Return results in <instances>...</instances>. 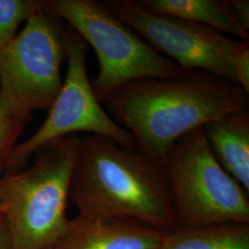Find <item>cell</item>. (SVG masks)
Here are the masks:
<instances>
[{
    "label": "cell",
    "instance_id": "6da1fadb",
    "mask_svg": "<svg viewBox=\"0 0 249 249\" xmlns=\"http://www.w3.org/2000/svg\"><path fill=\"white\" fill-rule=\"evenodd\" d=\"M105 104L139 148L163 166L175 143L186 134L222 116L249 111V92L195 70L182 79L134 80Z\"/></svg>",
    "mask_w": 249,
    "mask_h": 249
},
{
    "label": "cell",
    "instance_id": "7a4b0ae2",
    "mask_svg": "<svg viewBox=\"0 0 249 249\" xmlns=\"http://www.w3.org/2000/svg\"><path fill=\"white\" fill-rule=\"evenodd\" d=\"M69 199L82 216L129 219L162 231L178 227L163 166L107 137H81Z\"/></svg>",
    "mask_w": 249,
    "mask_h": 249
},
{
    "label": "cell",
    "instance_id": "3957f363",
    "mask_svg": "<svg viewBox=\"0 0 249 249\" xmlns=\"http://www.w3.org/2000/svg\"><path fill=\"white\" fill-rule=\"evenodd\" d=\"M80 140L79 134L54 139L36 151L30 167L0 178V204L14 249H48L65 230Z\"/></svg>",
    "mask_w": 249,
    "mask_h": 249
},
{
    "label": "cell",
    "instance_id": "277c9868",
    "mask_svg": "<svg viewBox=\"0 0 249 249\" xmlns=\"http://www.w3.org/2000/svg\"><path fill=\"white\" fill-rule=\"evenodd\" d=\"M41 11L66 20L94 50L98 74L91 85L100 103L134 80L182 79L187 71L157 52L94 0H42Z\"/></svg>",
    "mask_w": 249,
    "mask_h": 249
},
{
    "label": "cell",
    "instance_id": "5b68a950",
    "mask_svg": "<svg viewBox=\"0 0 249 249\" xmlns=\"http://www.w3.org/2000/svg\"><path fill=\"white\" fill-rule=\"evenodd\" d=\"M163 168L178 226L249 224V192L216 160L203 127L175 143Z\"/></svg>",
    "mask_w": 249,
    "mask_h": 249
},
{
    "label": "cell",
    "instance_id": "8992f818",
    "mask_svg": "<svg viewBox=\"0 0 249 249\" xmlns=\"http://www.w3.org/2000/svg\"><path fill=\"white\" fill-rule=\"evenodd\" d=\"M67 31L41 10L0 49V96L25 116L48 111L58 95Z\"/></svg>",
    "mask_w": 249,
    "mask_h": 249
},
{
    "label": "cell",
    "instance_id": "52a82bcc",
    "mask_svg": "<svg viewBox=\"0 0 249 249\" xmlns=\"http://www.w3.org/2000/svg\"><path fill=\"white\" fill-rule=\"evenodd\" d=\"M87 43L75 31H67L68 68L61 89L36 133L15 146L3 174L24 169L45 143L79 132L110 138L124 148H139L133 136L113 120L96 97L87 72Z\"/></svg>",
    "mask_w": 249,
    "mask_h": 249
},
{
    "label": "cell",
    "instance_id": "ba28073f",
    "mask_svg": "<svg viewBox=\"0 0 249 249\" xmlns=\"http://www.w3.org/2000/svg\"><path fill=\"white\" fill-rule=\"evenodd\" d=\"M102 3L152 48L167 55L184 71H203L235 84L232 62L240 40L210 27L153 13L137 0Z\"/></svg>",
    "mask_w": 249,
    "mask_h": 249
},
{
    "label": "cell",
    "instance_id": "9c48e42d",
    "mask_svg": "<svg viewBox=\"0 0 249 249\" xmlns=\"http://www.w3.org/2000/svg\"><path fill=\"white\" fill-rule=\"evenodd\" d=\"M165 232L129 219L78 214L48 249H156Z\"/></svg>",
    "mask_w": 249,
    "mask_h": 249
},
{
    "label": "cell",
    "instance_id": "30bf717a",
    "mask_svg": "<svg viewBox=\"0 0 249 249\" xmlns=\"http://www.w3.org/2000/svg\"><path fill=\"white\" fill-rule=\"evenodd\" d=\"M203 129L216 160L249 192V111L222 116Z\"/></svg>",
    "mask_w": 249,
    "mask_h": 249
},
{
    "label": "cell",
    "instance_id": "8fae6325",
    "mask_svg": "<svg viewBox=\"0 0 249 249\" xmlns=\"http://www.w3.org/2000/svg\"><path fill=\"white\" fill-rule=\"evenodd\" d=\"M144 9L160 15L210 27L225 36L249 42V31L234 17L225 0H137Z\"/></svg>",
    "mask_w": 249,
    "mask_h": 249
},
{
    "label": "cell",
    "instance_id": "7c38bea8",
    "mask_svg": "<svg viewBox=\"0 0 249 249\" xmlns=\"http://www.w3.org/2000/svg\"><path fill=\"white\" fill-rule=\"evenodd\" d=\"M156 249H249V224L178 226L164 233Z\"/></svg>",
    "mask_w": 249,
    "mask_h": 249
},
{
    "label": "cell",
    "instance_id": "4fadbf2b",
    "mask_svg": "<svg viewBox=\"0 0 249 249\" xmlns=\"http://www.w3.org/2000/svg\"><path fill=\"white\" fill-rule=\"evenodd\" d=\"M42 0H0V49L17 36L18 27L41 10Z\"/></svg>",
    "mask_w": 249,
    "mask_h": 249
},
{
    "label": "cell",
    "instance_id": "5bb4252c",
    "mask_svg": "<svg viewBox=\"0 0 249 249\" xmlns=\"http://www.w3.org/2000/svg\"><path fill=\"white\" fill-rule=\"evenodd\" d=\"M30 117L14 109L0 96V173H4Z\"/></svg>",
    "mask_w": 249,
    "mask_h": 249
},
{
    "label": "cell",
    "instance_id": "9a60e30c",
    "mask_svg": "<svg viewBox=\"0 0 249 249\" xmlns=\"http://www.w3.org/2000/svg\"><path fill=\"white\" fill-rule=\"evenodd\" d=\"M235 84L249 92V42H241L232 62Z\"/></svg>",
    "mask_w": 249,
    "mask_h": 249
},
{
    "label": "cell",
    "instance_id": "2e32d148",
    "mask_svg": "<svg viewBox=\"0 0 249 249\" xmlns=\"http://www.w3.org/2000/svg\"><path fill=\"white\" fill-rule=\"evenodd\" d=\"M234 17L242 26L249 31V0H229Z\"/></svg>",
    "mask_w": 249,
    "mask_h": 249
},
{
    "label": "cell",
    "instance_id": "e0dca14e",
    "mask_svg": "<svg viewBox=\"0 0 249 249\" xmlns=\"http://www.w3.org/2000/svg\"><path fill=\"white\" fill-rule=\"evenodd\" d=\"M0 249H14L9 225L3 214L0 215Z\"/></svg>",
    "mask_w": 249,
    "mask_h": 249
},
{
    "label": "cell",
    "instance_id": "ac0fdd59",
    "mask_svg": "<svg viewBox=\"0 0 249 249\" xmlns=\"http://www.w3.org/2000/svg\"><path fill=\"white\" fill-rule=\"evenodd\" d=\"M3 213H4V207L0 204V215Z\"/></svg>",
    "mask_w": 249,
    "mask_h": 249
}]
</instances>
